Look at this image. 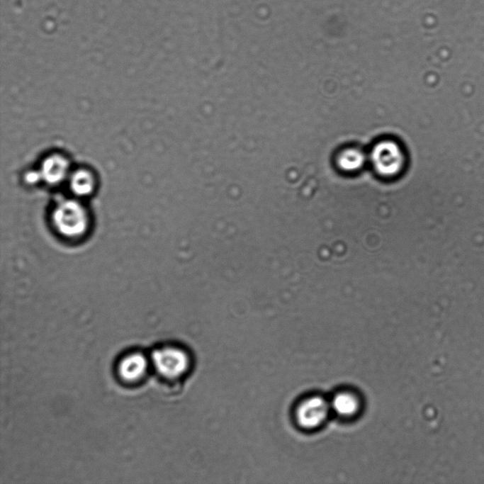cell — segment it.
<instances>
[{"instance_id": "obj_5", "label": "cell", "mask_w": 484, "mask_h": 484, "mask_svg": "<svg viewBox=\"0 0 484 484\" xmlns=\"http://www.w3.org/2000/svg\"><path fill=\"white\" fill-rule=\"evenodd\" d=\"M69 164L66 158L53 154L47 157L42 163L40 176L50 184L61 182L67 175Z\"/></svg>"}, {"instance_id": "obj_7", "label": "cell", "mask_w": 484, "mask_h": 484, "mask_svg": "<svg viewBox=\"0 0 484 484\" xmlns=\"http://www.w3.org/2000/svg\"><path fill=\"white\" fill-rule=\"evenodd\" d=\"M147 368L145 358L139 353L126 356L120 363L118 371L120 376L126 381L140 378Z\"/></svg>"}, {"instance_id": "obj_9", "label": "cell", "mask_w": 484, "mask_h": 484, "mask_svg": "<svg viewBox=\"0 0 484 484\" xmlns=\"http://www.w3.org/2000/svg\"><path fill=\"white\" fill-rule=\"evenodd\" d=\"M366 162L365 154L356 148L344 150L337 157L338 167L347 172L355 171L361 169Z\"/></svg>"}, {"instance_id": "obj_8", "label": "cell", "mask_w": 484, "mask_h": 484, "mask_svg": "<svg viewBox=\"0 0 484 484\" xmlns=\"http://www.w3.org/2000/svg\"><path fill=\"white\" fill-rule=\"evenodd\" d=\"M72 191L78 196H86L92 193L95 179L92 174L86 169H78L69 177Z\"/></svg>"}, {"instance_id": "obj_10", "label": "cell", "mask_w": 484, "mask_h": 484, "mask_svg": "<svg viewBox=\"0 0 484 484\" xmlns=\"http://www.w3.org/2000/svg\"><path fill=\"white\" fill-rule=\"evenodd\" d=\"M483 227H484V225H483Z\"/></svg>"}, {"instance_id": "obj_6", "label": "cell", "mask_w": 484, "mask_h": 484, "mask_svg": "<svg viewBox=\"0 0 484 484\" xmlns=\"http://www.w3.org/2000/svg\"><path fill=\"white\" fill-rule=\"evenodd\" d=\"M331 411L342 417L354 416L360 406L359 400L354 394L343 391L333 397L330 401Z\"/></svg>"}, {"instance_id": "obj_2", "label": "cell", "mask_w": 484, "mask_h": 484, "mask_svg": "<svg viewBox=\"0 0 484 484\" xmlns=\"http://www.w3.org/2000/svg\"><path fill=\"white\" fill-rule=\"evenodd\" d=\"M371 162L376 171L389 177L397 175L405 165V156L400 145L390 140L376 143L370 154Z\"/></svg>"}, {"instance_id": "obj_3", "label": "cell", "mask_w": 484, "mask_h": 484, "mask_svg": "<svg viewBox=\"0 0 484 484\" xmlns=\"http://www.w3.org/2000/svg\"><path fill=\"white\" fill-rule=\"evenodd\" d=\"M152 361L160 374L171 378L182 375L188 365L186 353L172 347L155 350L152 353Z\"/></svg>"}, {"instance_id": "obj_4", "label": "cell", "mask_w": 484, "mask_h": 484, "mask_svg": "<svg viewBox=\"0 0 484 484\" xmlns=\"http://www.w3.org/2000/svg\"><path fill=\"white\" fill-rule=\"evenodd\" d=\"M330 412V401L314 395L303 401L298 407L296 420L302 427L314 429L326 420Z\"/></svg>"}, {"instance_id": "obj_1", "label": "cell", "mask_w": 484, "mask_h": 484, "mask_svg": "<svg viewBox=\"0 0 484 484\" xmlns=\"http://www.w3.org/2000/svg\"><path fill=\"white\" fill-rule=\"evenodd\" d=\"M89 221L85 208L75 200H62L55 206L52 213L54 227L67 238L83 235L88 228Z\"/></svg>"}]
</instances>
